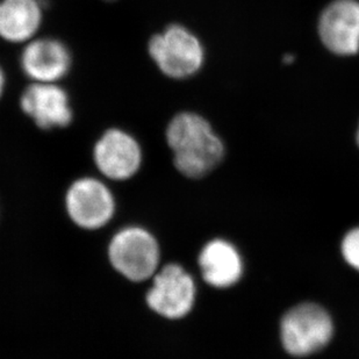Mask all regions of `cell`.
<instances>
[{"label":"cell","mask_w":359,"mask_h":359,"mask_svg":"<svg viewBox=\"0 0 359 359\" xmlns=\"http://www.w3.org/2000/svg\"><path fill=\"white\" fill-rule=\"evenodd\" d=\"M69 219L81 229L98 231L116 214V199L104 182L95 177H81L68 187L65 198Z\"/></svg>","instance_id":"8992f818"},{"label":"cell","mask_w":359,"mask_h":359,"mask_svg":"<svg viewBox=\"0 0 359 359\" xmlns=\"http://www.w3.org/2000/svg\"><path fill=\"white\" fill-rule=\"evenodd\" d=\"M19 62L32 83H60L72 70V54L63 41L35 38L24 44Z\"/></svg>","instance_id":"9c48e42d"},{"label":"cell","mask_w":359,"mask_h":359,"mask_svg":"<svg viewBox=\"0 0 359 359\" xmlns=\"http://www.w3.org/2000/svg\"><path fill=\"white\" fill-rule=\"evenodd\" d=\"M105 1H109V3H111V1H114V0H105Z\"/></svg>","instance_id":"9a60e30c"},{"label":"cell","mask_w":359,"mask_h":359,"mask_svg":"<svg viewBox=\"0 0 359 359\" xmlns=\"http://www.w3.org/2000/svg\"><path fill=\"white\" fill-rule=\"evenodd\" d=\"M320 38L334 54L353 55L359 51V3L335 0L322 13Z\"/></svg>","instance_id":"30bf717a"},{"label":"cell","mask_w":359,"mask_h":359,"mask_svg":"<svg viewBox=\"0 0 359 359\" xmlns=\"http://www.w3.org/2000/svg\"><path fill=\"white\" fill-rule=\"evenodd\" d=\"M281 342L295 357L323 349L332 339L334 327L328 313L316 304H302L288 311L281 320Z\"/></svg>","instance_id":"277c9868"},{"label":"cell","mask_w":359,"mask_h":359,"mask_svg":"<svg viewBox=\"0 0 359 359\" xmlns=\"http://www.w3.org/2000/svg\"><path fill=\"white\" fill-rule=\"evenodd\" d=\"M358 142H359V133H358Z\"/></svg>","instance_id":"2e32d148"},{"label":"cell","mask_w":359,"mask_h":359,"mask_svg":"<svg viewBox=\"0 0 359 359\" xmlns=\"http://www.w3.org/2000/svg\"><path fill=\"white\" fill-rule=\"evenodd\" d=\"M342 254L348 264L359 271V227L346 235L342 242Z\"/></svg>","instance_id":"4fadbf2b"},{"label":"cell","mask_w":359,"mask_h":359,"mask_svg":"<svg viewBox=\"0 0 359 359\" xmlns=\"http://www.w3.org/2000/svg\"><path fill=\"white\" fill-rule=\"evenodd\" d=\"M165 141L177 171L190 180L210 175L224 158V143L198 113L175 114L166 125Z\"/></svg>","instance_id":"6da1fadb"},{"label":"cell","mask_w":359,"mask_h":359,"mask_svg":"<svg viewBox=\"0 0 359 359\" xmlns=\"http://www.w3.org/2000/svg\"><path fill=\"white\" fill-rule=\"evenodd\" d=\"M147 48L158 72L173 81L194 77L205 62L203 43L183 25H168L149 39Z\"/></svg>","instance_id":"7a4b0ae2"},{"label":"cell","mask_w":359,"mask_h":359,"mask_svg":"<svg viewBox=\"0 0 359 359\" xmlns=\"http://www.w3.org/2000/svg\"><path fill=\"white\" fill-rule=\"evenodd\" d=\"M5 88H6V76H5L3 68L0 67V99L3 97Z\"/></svg>","instance_id":"5bb4252c"},{"label":"cell","mask_w":359,"mask_h":359,"mask_svg":"<svg viewBox=\"0 0 359 359\" xmlns=\"http://www.w3.org/2000/svg\"><path fill=\"white\" fill-rule=\"evenodd\" d=\"M43 18L40 0H0V39L24 46L38 38Z\"/></svg>","instance_id":"8fae6325"},{"label":"cell","mask_w":359,"mask_h":359,"mask_svg":"<svg viewBox=\"0 0 359 359\" xmlns=\"http://www.w3.org/2000/svg\"><path fill=\"white\" fill-rule=\"evenodd\" d=\"M107 257L113 270L126 280L143 283L160 270V243L146 228L128 226L113 235Z\"/></svg>","instance_id":"3957f363"},{"label":"cell","mask_w":359,"mask_h":359,"mask_svg":"<svg viewBox=\"0 0 359 359\" xmlns=\"http://www.w3.org/2000/svg\"><path fill=\"white\" fill-rule=\"evenodd\" d=\"M200 271L207 284L217 288L231 287L240 280L243 264L233 244L224 240H213L200 252Z\"/></svg>","instance_id":"7c38bea8"},{"label":"cell","mask_w":359,"mask_h":359,"mask_svg":"<svg viewBox=\"0 0 359 359\" xmlns=\"http://www.w3.org/2000/svg\"><path fill=\"white\" fill-rule=\"evenodd\" d=\"M92 157L95 168L105 178L126 182L139 173L143 150L132 133L120 127H111L95 141Z\"/></svg>","instance_id":"52a82bcc"},{"label":"cell","mask_w":359,"mask_h":359,"mask_svg":"<svg viewBox=\"0 0 359 359\" xmlns=\"http://www.w3.org/2000/svg\"><path fill=\"white\" fill-rule=\"evenodd\" d=\"M19 105L42 130L65 129L74 121L72 99L60 83H31L21 93Z\"/></svg>","instance_id":"ba28073f"},{"label":"cell","mask_w":359,"mask_h":359,"mask_svg":"<svg viewBox=\"0 0 359 359\" xmlns=\"http://www.w3.org/2000/svg\"><path fill=\"white\" fill-rule=\"evenodd\" d=\"M146 294L148 309L163 319H184L196 302L197 288L192 276L176 263L160 268Z\"/></svg>","instance_id":"5b68a950"}]
</instances>
